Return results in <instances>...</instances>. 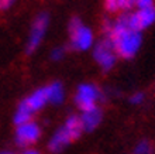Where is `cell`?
Wrapping results in <instances>:
<instances>
[{"mask_svg":"<svg viewBox=\"0 0 155 154\" xmlns=\"http://www.w3.org/2000/svg\"><path fill=\"white\" fill-rule=\"evenodd\" d=\"M41 137V127L35 122H27L24 125L17 126L16 143L21 147H30L38 142Z\"/></svg>","mask_w":155,"mask_h":154,"instance_id":"cell-6","label":"cell"},{"mask_svg":"<svg viewBox=\"0 0 155 154\" xmlns=\"http://www.w3.org/2000/svg\"><path fill=\"white\" fill-rule=\"evenodd\" d=\"M100 98H102V92L96 85L82 84L81 86H78L75 102L79 106V109H82V112H85V110L97 106V102L100 101Z\"/></svg>","mask_w":155,"mask_h":154,"instance_id":"cell-4","label":"cell"},{"mask_svg":"<svg viewBox=\"0 0 155 154\" xmlns=\"http://www.w3.org/2000/svg\"><path fill=\"white\" fill-rule=\"evenodd\" d=\"M71 37V47L76 51H86L93 45V33L79 19H72L68 26Z\"/></svg>","mask_w":155,"mask_h":154,"instance_id":"cell-2","label":"cell"},{"mask_svg":"<svg viewBox=\"0 0 155 154\" xmlns=\"http://www.w3.org/2000/svg\"><path fill=\"white\" fill-rule=\"evenodd\" d=\"M34 113H35V112L27 105V102H25V99H24V101H21V103L18 105V108H17V112H16V115H14V123H16L17 126H20L27 122H31Z\"/></svg>","mask_w":155,"mask_h":154,"instance_id":"cell-12","label":"cell"},{"mask_svg":"<svg viewBox=\"0 0 155 154\" xmlns=\"http://www.w3.org/2000/svg\"><path fill=\"white\" fill-rule=\"evenodd\" d=\"M25 102H27V105H28L34 112L40 110L41 108L45 106V103H48L47 89H45V88H40V89L34 91L28 98H25Z\"/></svg>","mask_w":155,"mask_h":154,"instance_id":"cell-10","label":"cell"},{"mask_svg":"<svg viewBox=\"0 0 155 154\" xmlns=\"http://www.w3.org/2000/svg\"><path fill=\"white\" fill-rule=\"evenodd\" d=\"M65 55V50L62 48V47H58V48H54L52 53H51V60L52 61H59L62 60Z\"/></svg>","mask_w":155,"mask_h":154,"instance_id":"cell-16","label":"cell"},{"mask_svg":"<svg viewBox=\"0 0 155 154\" xmlns=\"http://www.w3.org/2000/svg\"><path fill=\"white\" fill-rule=\"evenodd\" d=\"M47 89V96H48V102L54 103V105H59L62 103L64 98H65V92H64V86L59 82H54L49 86L45 88Z\"/></svg>","mask_w":155,"mask_h":154,"instance_id":"cell-13","label":"cell"},{"mask_svg":"<svg viewBox=\"0 0 155 154\" xmlns=\"http://www.w3.org/2000/svg\"><path fill=\"white\" fill-rule=\"evenodd\" d=\"M143 101H144V93L143 92H135L134 95H131V98H130V102L134 103V105H140Z\"/></svg>","mask_w":155,"mask_h":154,"instance_id":"cell-18","label":"cell"},{"mask_svg":"<svg viewBox=\"0 0 155 154\" xmlns=\"http://www.w3.org/2000/svg\"><path fill=\"white\" fill-rule=\"evenodd\" d=\"M134 17L140 31L147 29V27H150L155 23V6L148 9H140L134 13Z\"/></svg>","mask_w":155,"mask_h":154,"instance_id":"cell-9","label":"cell"},{"mask_svg":"<svg viewBox=\"0 0 155 154\" xmlns=\"http://www.w3.org/2000/svg\"><path fill=\"white\" fill-rule=\"evenodd\" d=\"M23 154H40V153H38L37 150H33V149H27Z\"/></svg>","mask_w":155,"mask_h":154,"instance_id":"cell-19","label":"cell"},{"mask_svg":"<svg viewBox=\"0 0 155 154\" xmlns=\"http://www.w3.org/2000/svg\"><path fill=\"white\" fill-rule=\"evenodd\" d=\"M104 9L109 13H121L128 12L130 6L127 0H104Z\"/></svg>","mask_w":155,"mask_h":154,"instance_id":"cell-14","label":"cell"},{"mask_svg":"<svg viewBox=\"0 0 155 154\" xmlns=\"http://www.w3.org/2000/svg\"><path fill=\"white\" fill-rule=\"evenodd\" d=\"M72 142H74V140L71 137V134L68 133V130L62 126V127H59V129L55 132V134H54L52 137L49 139L48 150L51 151V153H59V151H62L65 147L69 146Z\"/></svg>","mask_w":155,"mask_h":154,"instance_id":"cell-7","label":"cell"},{"mask_svg":"<svg viewBox=\"0 0 155 154\" xmlns=\"http://www.w3.org/2000/svg\"><path fill=\"white\" fill-rule=\"evenodd\" d=\"M154 3H155V0H137L135 7H138V10H140V9L154 7Z\"/></svg>","mask_w":155,"mask_h":154,"instance_id":"cell-17","label":"cell"},{"mask_svg":"<svg viewBox=\"0 0 155 154\" xmlns=\"http://www.w3.org/2000/svg\"><path fill=\"white\" fill-rule=\"evenodd\" d=\"M113 41L116 54L118 58L130 60L138 53L141 43H143V34L137 30H123L116 31L107 37Z\"/></svg>","mask_w":155,"mask_h":154,"instance_id":"cell-1","label":"cell"},{"mask_svg":"<svg viewBox=\"0 0 155 154\" xmlns=\"http://www.w3.org/2000/svg\"><path fill=\"white\" fill-rule=\"evenodd\" d=\"M103 113L102 109L99 106H94L92 109L85 110L81 116L82 120V126H83V132H93L102 122Z\"/></svg>","mask_w":155,"mask_h":154,"instance_id":"cell-8","label":"cell"},{"mask_svg":"<svg viewBox=\"0 0 155 154\" xmlns=\"http://www.w3.org/2000/svg\"><path fill=\"white\" fill-rule=\"evenodd\" d=\"M64 127L68 130V133L71 134L72 140L79 139L81 137V134H82V132H83V126H82L81 116H78V115H71L69 118L66 119Z\"/></svg>","mask_w":155,"mask_h":154,"instance_id":"cell-11","label":"cell"},{"mask_svg":"<svg viewBox=\"0 0 155 154\" xmlns=\"http://www.w3.org/2000/svg\"><path fill=\"white\" fill-rule=\"evenodd\" d=\"M93 58L100 65V68L104 71H109L113 68L116 60H117V54H116L113 41L107 37L99 41L93 48Z\"/></svg>","mask_w":155,"mask_h":154,"instance_id":"cell-3","label":"cell"},{"mask_svg":"<svg viewBox=\"0 0 155 154\" xmlns=\"http://www.w3.org/2000/svg\"><path fill=\"white\" fill-rule=\"evenodd\" d=\"M0 154H13V153L8 150H3V151H0Z\"/></svg>","mask_w":155,"mask_h":154,"instance_id":"cell-20","label":"cell"},{"mask_svg":"<svg viewBox=\"0 0 155 154\" xmlns=\"http://www.w3.org/2000/svg\"><path fill=\"white\" fill-rule=\"evenodd\" d=\"M152 147L148 142H140L135 147V154H151Z\"/></svg>","mask_w":155,"mask_h":154,"instance_id":"cell-15","label":"cell"},{"mask_svg":"<svg viewBox=\"0 0 155 154\" xmlns=\"http://www.w3.org/2000/svg\"><path fill=\"white\" fill-rule=\"evenodd\" d=\"M49 24V17L47 13H41L35 17V20L33 21V26H31V30H30V36H28V41H27V54L34 53L35 50L40 47L41 41L44 38L47 29H48Z\"/></svg>","mask_w":155,"mask_h":154,"instance_id":"cell-5","label":"cell"}]
</instances>
